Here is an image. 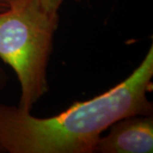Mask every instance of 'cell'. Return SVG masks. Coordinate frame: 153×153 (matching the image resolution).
I'll use <instances>...</instances> for the list:
<instances>
[{
    "mask_svg": "<svg viewBox=\"0 0 153 153\" xmlns=\"http://www.w3.org/2000/svg\"><path fill=\"white\" fill-rule=\"evenodd\" d=\"M153 45L134 71L105 93L76 101L60 114L40 118L0 104V143L10 153H94L102 133L117 121L152 115Z\"/></svg>",
    "mask_w": 153,
    "mask_h": 153,
    "instance_id": "6da1fadb",
    "label": "cell"
},
{
    "mask_svg": "<svg viewBox=\"0 0 153 153\" xmlns=\"http://www.w3.org/2000/svg\"><path fill=\"white\" fill-rule=\"evenodd\" d=\"M59 16L39 0H20L0 11V58L15 71L21 85L18 107L31 111L49 90L47 68Z\"/></svg>",
    "mask_w": 153,
    "mask_h": 153,
    "instance_id": "7a4b0ae2",
    "label": "cell"
},
{
    "mask_svg": "<svg viewBox=\"0 0 153 153\" xmlns=\"http://www.w3.org/2000/svg\"><path fill=\"white\" fill-rule=\"evenodd\" d=\"M100 137L96 153H152L153 115H134L117 121Z\"/></svg>",
    "mask_w": 153,
    "mask_h": 153,
    "instance_id": "3957f363",
    "label": "cell"
},
{
    "mask_svg": "<svg viewBox=\"0 0 153 153\" xmlns=\"http://www.w3.org/2000/svg\"><path fill=\"white\" fill-rule=\"evenodd\" d=\"M64 1L65 0H39L41 5L44 7V10L53 15L58 14V10L61 4L64 3ZM74 1L80 2L82 0H74Z\"/></svg>",
    "mask_w": 153,
    "mask_h": 153,
    "instance_id": "277c9868",
    "label": "cell"
},
{
    "mask_svg": "<svg viewBox=\"0 0 153 153\" xmlns=\"http://www.w3.org/2000/svg\"><path fill=\"white\" fill-rule=\"evenodd\" d=\"M8 80H9V77L7 76L6 72L0 67V91L5 88Z\"/></svg>",
    "mask_w": 153,
    "mask_h": 153,
    "instance_id": "5b68a950",
    "label": "cell"
},
{
    "mask_svg": "<svg viewBox=\"0 0 153 153\" xmlns=\"http://www.w3.org/2000/svg\"><path fill=\"white\" fill-rule=\"evenodd\" d=\"M18 1H20V0H0V4L5 8H8L12 4L17 3Z\"/></svg>",
    "mask_w": 153,
    "mask_h": 153,
    "instance_id": "8992f818",
    "label": "cell"
},
{
    "mask_svg": "<svg viewBox=\"0 0 153 153\" xmlns=\"http://www.w3.org/2000/svg\"><path fill=\"white\" fill-rule=\"evenodd\" d=\"M2 152H5V150H4V148L3 147L2 144L0 143V153H2Z\"/></svg>",
    "mask_w": 153,
    "mask_h": 153,
    "instance_id": "52a82bcc",
    "label": "cell"
},
{
    "mask_svg": "<svg viewBox=\"0 0 153 153\" xmlns=\"http://www.w3.org/2000/svg\"><path fill=\"white\" fill-rule=\"evenodd\" d=\"M5 9H6L5 7H4V6L1 5V4H0V11L4 10H5Z\"/></svg>",
    "mask_w": 153,
    "mask_h": 153,
    "instance_id": "ba28073f",
    "label": "cell"
}]
</instances>
